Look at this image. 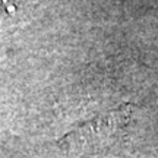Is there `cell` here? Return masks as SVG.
<instances>
[{"label": "cell", "instance_id": "cell-1", "mask_svg": "<svg viewBox=\"0 0 158 158\" xmlns=\"http://www.w3.org/2000/svg\"><path fill=\"white\" fill-rule=\"evenodd\" d=\"M132 117V106L122 104L116 110L98 114L62 136L57 143L64 151L75 154L97 152L113 145L127 129Z\"/></svg>", "mask_w": 158, "mask_h": 158}]
</instances>
